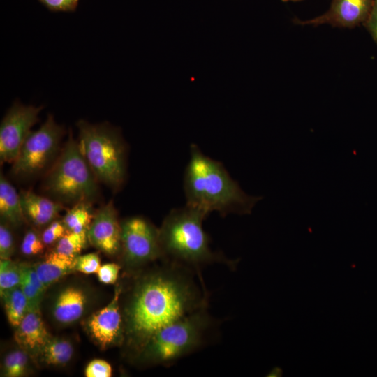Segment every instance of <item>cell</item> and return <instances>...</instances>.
<instances>
[{
  "mask_svg": "<svg viewBox=\"0 0 377 377\" xmlns=\"http://www.w3.org/2000/svg\"><path fill=\"white\" fill-rule=\"evenodd\" d=\"M184 267L169 262L135 283L124 309V332L138 353L159 330L205 306Z\"/></svg>",
  "mask_w": 377,
  "mask_h": 377,
  "instance_id": "cell-1",
  "label": "cell"
},
{
  "mask_svg": "<svg viewBox=\"0 0 377 377\" xmlns=\"http://www.w3.org/2000/svg\"><path fill=\"white\" fill-rule=\"evenodd\" d=\"M186 204L207 214L216 212L225 216L230 214H251L260 196L245 193L223 164L204 154L192 145L184 176Z\"/></svg>",
  "mask_w": 377,
  "mask_h": 377,
  "instance_id": "cell-2",
  "label": "cell"
},
{
  "mask_svg": "<svg viewBox=\"0 0 377 377\" xmlns=\"http://www.w3.org/2000/svg\"><path fill=\"white\" fill-rule=\"evenodd\" d=\"M207 215L187 205L172 209L158 229L163 257L184 266L214 262L232 264L211 249L209 237L202 228V221Z\"/></svg>",
  "mask_w": 377,
  "mask_h": 377,
  "instance_id": "cell-3",
  "label": "cell"
},
{
  "mask_svg": "<svg viewBox=\"0 0 377 377\" xmlns=\"http://www.w3.org/2000/svg\"><path fill=\"white\" fill-rule=\"evenodd\" d=\"M44 189L61 204L92 202L98 194L97 179L70 132L59 156L47 173Z\"/></svg>",
  "mask_w": 377,
  "mask_h": 377,
  "instance_id": "cell-4",
  "label": "cell"
},
{
  "mask_svg": "<svg viewBox=\"0 0 377 377\" xmlns=\"http://www.w3.org/2000/svg\"><path fill=\"white\" fill-rule=\"evenodd\" d=\"M80 150L97 180L118 188L126 177V145L120 133L104 124L77 123Z\"/></svg>",
  "mask_w": 377,
  "mask_h": 377,
  "instance_id": "cell-5",
  "label": "cell"
},
{
  "mask_svg": "<svg viewBox=\"0 0 377 377\" xmlns=\"http://www.w3.org/2000/svg\"><path fill=\"white\" fill-rule=\"evenodd\" d=\"M205 307L156 332L138 353L140 357L150 363H168L198 348L211 325Z\"/></svg>",
  "mask_w": 377,
  "mask_h": 377,
  "instance_id": "cell-6",
  "label": "cell"
},
{
  "mask_svg": "<svg viewBox=\"0 0 377 377\" xmlns=\"http://www.w3.org/2000/svg\"><path fill=\"white\" fill-rule=\"evenodd\" d=\"M64 133V128L49 114L45 122L26 138L12 163L11 173L22 178L40 174L57 154Z\"/></svg>",
  "mask_w": 377,
  "mask_h": 377,
  "instance_id": "cell-7",
  "label": "cell"
},
{
  "mask_svg": "<svg viewBox=\"0 0 377 377\" xmlns=\"http://www.w3.org/2000/svg\"><path fill=\"white\" fill-rule=\"evenodd\" d=\"M121 248L125 264L130 268L142 266L163 257L158 229L142 216L121 222Z\"/></svg>",
  "mask_w": 377,
  "mask_h": 377,
  "instance_id": "cell-8",
  "label": "cell"
},
{
  "mask_svg": "<svg viewBox=\"0 0 377 377\" xmlns=\"http://www.w3.org/2000/svg\"><path fill=\"white\" fill-rule=\"evenodd\" d=\"M42 106L15 103L4 115L0 125L1 163H13L31 128L38 121Z\"/></svg>",
  "mask_w": 377,
  "mask_h": 377,
  "instance_id": "cell-9",
  "label": "cell"
},
{
  "mask_svg": "<svg viewBox=\"0 0 377 377\" xmlns=\"http://www.w3.org/2000/svg\"><path fill=\"white\" fill-rule=\"evenodd\" d=\"M121 227L112 201L95 214L87 230L89 242L108 255H115L121 248Z\"/></svg>",
  "mask_w": 377,
  "mask_h": 377,
  "instance_id": "cell-10",
  "label": "cell"
},
{
  "mask_svg": "<svg viewBox=\"0 0 377 377\" xmlns=\"http://www.w3.org/2000/svg\"><path fill=\"white\" fill-rule=\"evenodd\" d=\"M374 0H332L329 10L307 20L296 19L302 25L329 24L334 27H353L366 22L371 13Z\"/></svg>",
  "mask_w": 377,
  "mask_h": 377,
  "instance_id": "cell-11",
  "label": "cell"
},
{
  "mask_svg": "<svg viewBox=\"0 0 377 377\" xmlns=\"http://www.w3.org/2000/svg\"><path fill=\"white\" fill-rule=\"evenodd\" d=\"M121 288H117L110 304L90 316L87 330L92 339L103 348L119 341L123 337L122 318L119 306Z\"/></svg>",
  "mask_w": 377,
  "mask_h": 377,
  "instance_id": "cell-12",
  "label": "cell"
},
{
  "mask_svg": "<svg viewBox=\"0 0 377 377\" xmlns=\"http://www.w3.org/2000/svg\"><path fill=\"white\" fill-rule=\"evenodd\" d=\"M88 301V295L81 287L72 286L64 288L54 300V319L61 325L73 323L84 314Z\"/></svg>",
  "mask_w": 377,
  "mask_h": 377,
  "instance_id": "cell-13",
  "label": "cell"
},
{
  "mask_svg": "<svg viewBox=\"0 0 377 377\" xmlns=\"http://www.w3.org/2000/svg\"><path fill=\"white\" fill-rule=\"evenodd\" d=\"M19 193L25 219L36 226L48 225L63 209V204L31 191H21Z\"/></svg>",
  "mask_w": 377,
  "mask_h": 377,
  "instance_id": "cell-14",
  "label": "cell"
},
{
  "mask_svg": "<svg viewBox=\"0 0 377 377\" xmlns=\"http://www.w3.org/2000/svg\"><path fill=\"white\" fill-rule=\"evenodd\" d=\"M50 338L39 310L28 311L15 333V339L22 349L37 353Z\"/></svg>",
  "mask_w": 377,
  "mask_h": 377,
  "instance_id": "cell-15",
  "label": "cell"
},
{
  "mask_svg": "<svg viewBox=\"0 0 377 377\" xmlns=\"http://www.w3.org/2000/svg\"><path fill=\"white\" fill-rule=\"evenodd\" d=\"M75 258L53 251L47 253L42 261L34 267L39 279L47 288L65 275L75 272Z\"/></svg>",
  "mask_w": 377,
  "mask_h": 377,
  "instance_id": "cell-16",
  "label": "cell"
},
{
  "mask_svg": "<svg viewBox=\"0 0 377 377\" xmlns=\"http://www.w3.org/2000/svg\"><path fill=\"white\" fill-rule=\"evenodd\" d=\"M0 216L2 221L15 227L26 221L20 193L2 173L0 175Z\"/></svg>",
  "mask_w": 377,
  "mask_h": 377,
  "instance_id": "cell-17",
  "label": "cell"
},
{
  "mask_svg": "<svg viewBox=\"0 0 377 377\" xmlns=\"http://www.w3.org/2000/svg\"><path fill=\"white\" fill-rule=\"evenodd\" d=\"M38 353L45 364L64 366L71 360L73 347L68 340L51 337Z\"/></svg>",
  "mask_w": 377,
  "mask_h": 377,
  "instance_id": "cell-18",
  "label": "cell"
},
{
  "mask_svg": "<svg viewBox=\"0 0 377 377\" xmlns=\"http://www.w3.org/2000/svg\"><path fill=\"white\" fill-rule=\"evenodd\" d=\"M94 216L91 202H78L66 212L62 221L67 231L82 232L87 231Z\"/></svg>",
  "mask_w": 377,
  "mask_h": 377,
  "instance_id": "cell-19",
  "label": "cell"
},
{
  "mask_svg": "<svg viewBox=\"0 0 377 377\" xmlns=\"http://www.w3.org/2000/svg\"><path fill=\"white\" fill-rule=\"evenodd\" d=\"M8 321L17 327L29 311L27 300L20 286L8 291L3 297Z\"/></svg>",
  "mask_w": 377,
  "mask_h": 377,
  "instance_id": "cell-20",
  "label": "cell"
},
{
  "mask_svg": "<svg viewBox=\"0 0 377 377\" xmlns=\"http://www.w3.org/2000/svg\"><path fill=\"white\" fill-rule=\"evenodd\" d=\"M88 240L87 231L75 232L67 231L56 243V252L76 257L85 248Z\"/></svg>",
  "mask_w": 377,
  "mask_h": 377,
  "instance_id": "cell-21",
  "label": "cell"
},
{
  "mask_svg": "<svg viewBox=\"0 0 377 377\" xmlns=\"http://www.w3.org/2000/svg\"><path fill=\"white\" fill-rule=\"evenodd\" d=\"M21 278L20 264L10 259H1L0 293L1 297L8 291L20 286Z\"/></svg>",
  "mask_w": 377,
  "mask_h": 377,
  "instance_id": "cell-22",
  "label": "cell"
},
{
  "mask_svg": "<svg viewBox=\"0 0 377 377\" xmlns=\"http://www.w3.org/2000/svg\"><path fill=\"white\" fill-rule=\"evenodd\" d=\"M28 356L25 350H15L8 353L3 360V374L8 377H20L25 374Z\"/></svg>",
  "mask_w": 377,
  "mask_h": 377,
  "instance_id": "cell-23",
  "label": "cell"
},
{
  "mask_svg": "<svg viewBox=\"0 0 377 377\" xmlns=\"http://www.w3.org/2000/svg\"><path fill=\"white\" fill-rule=\"evenodd\" d=\"M45 246L41 237L35 230H29L24 235L20 250L25 256H36L43 253Z\"/></svg>",
  "mask_w": 377,
  "mask_h": 377,
  "instance_id": "cell-24",
  "label": "cell"
},
{
  "mask_svg": "<svg viewBox=\"0 0 377 377\" xmlns=\"http://www.w3.org/2000/svg\"><path fill=\"white\" fill-rule=\"evenodd\" d=\"M101 266L98 255L90 253L76 256L74 270L86 274H97Z\"/></svg>",
  "mask_w": 377,
  "mask_h": 377,
  "instance_id": "cell-25",
  "label": "cell"
},
{
  "mask_svg": "<svg viewBox=\"0 0 377 377\" xmlns=\"http://www.w3.org/2000/svg\"><path fill=\"white\" fill-rule=\"evenodd\" d=\"M15 251V241L9 225L3 221L0 224V258L10 259Z\"/></svg>",
  "mask_w": 377,
  "mask_h": 377,
  "instance_id": "cell-26",
  "label": "cell"
},
{
  "mask_svg": "<svg viewBox=\"0 0 377 377\" xmlns=\"http://www.w3.org/2000/svg\"><path fill=\"white\" fill-rule=\"evenodd\" d=\"M20 287L27 300L29 311L39 310L40 302L44 293L22 277L21 278Z\"/></svg>",
  "mask_w": 377,
  "mask_h": 377,
  "instance_id": "cell-27",
  "label": "cell"
},
{
  "mask_svg": "<svg viewBox=\"0 0 377 377\" xmlns=\"http://www.w3.org/2000/svg\"><path fill=\"white\" fill-rule=\"evenodd\" d=\"M67 232L62 221L54 220L43 230L41 238L45 245H51L57 242Z\"/></svg>",
  "mask_w": 377,
  "mask_h": 377,
  "instance_id": "cell-28",
  "label": "cell"
},
{
  "mask_svg": "<svg viewBox=\"0 0 377 377\" xmlns=\"http://www.w3.org/2000/svg\"><path fill=\"white\" fill-rule=\"evenodd\" d=\"M86 377H110L112 375L110 364L103 360H94L85 368Z\"/></svg>",
  "mask_w": 377,
  "mask_h": 377,
  "instance_id": "cell-29",
  "label": "cell"
},
{
  "mask_svg": "<svg viewBox=\"0 0 377 377\" xmlns=\"http://www.w3.org/2000/svg\"><path fill=\"white\" fill-rule=\"evenodd\" d=\"M121 267L116 263L101 265L97 272L98 280L104 284H114L118 278Z\"/></svg>",
  "mask_w": 377,
  "mask_h": 377,
  "instance_id": "cell-30",
  "label": "cell"
},
{
  "mask_svg": "<svg viewBox=\"0 0 377 377\" xmlns=\"http://www.w3.org/2000/svg\"><path fill=\"white\" fill-rule=\"evenodd\" d=\"M45 8L54 12H73L79 0H38Z\"/></svg>",
  "mask_w": 377,
  "mask_h": 377,
  "instance_id": "cell-31",
  "label": "cell"
},
{
  "mask_svg": "<svg viewBox=\"0 0 377 377\" xmlns=\"http://www.w3.org/2000/svg\"><path fill=\"white\" fill-rule=\"evenodd\" d=\"M367 27L377 42V0H374L371 13L366 22Z\"/></svg>",
  "mask_w": 377,
  "mask_h": 377,
  "instance_id": "cell-32",
  "label": "cell"
},
{
  "mask_svg": "<svg viewBox=\"0 0 377 377\" xmlns=\"http://www.w3.org/2000/svg\"><path fill=\"white\" fill-rule=\"evenodd\" d=\"M283 1H299L302 0H282Z\"/></svg>",
  "mask_w": 377,
  "mask_h": 377,
  "instance_id": "cell-33",
  "label": "cell"
}]
</instances>
